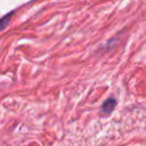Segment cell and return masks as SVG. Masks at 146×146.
Returning <instances> with one entry per match:
<instances>
[{
  "label": "cell",
  "instance_id": "1",
  "mask_svg": "<svg viewBox=\"0 0 146 146\" xmlns=\"http://www.w3.org/2000/svg\"><path fill=\"white\" fill-rule=\"evenodd\" d=\"M116 106V100L114 98H109L101 106V112L104 114H110Z\"/></svg>",
  "mask_w": 146,
  "mask_h": 146
}]
</instances>
